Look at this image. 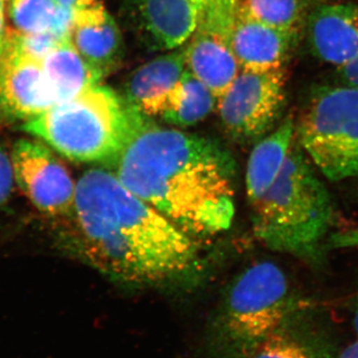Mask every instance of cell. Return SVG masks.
<instances>
[{
  "label": "cell",
  "instance_id": "obj_9",
  "mask_svg": "<svg viewBox=\"0 0 358 358\" xmlns=\"http://www.w3.org/2000/svg\"><path fill=\"white\" fill-rule=\"evenodd\" d=\"M10 160L14 181L40 212L52 217L72 215L76 183L46 143L21 138Z\"/></svg>",
  "mask_w": 358,
  "mask_h": 358
},
{
  "label": "cell",
  "instance_id": "obj_19",
  "mask_svg": "<svg viewBox=\"0 0 358 358\" xmlns=\"http://www.w3.org/2000/svg\"><path fill=\"white\" fill-rule=\"evenodd\" d=\"M242 3L256 20L301 35L308 15L322 0H242Z\"/></svg>",
  "mask_w": 358,
  "mask_h": 358
},
{
  "label": "cell",
  "instance_id": "obj_26",
  "mask_svg": "<svg viewBox=\"0 0 358 358\" xmlns=\"http://www.w3.org/2000/svg\"><path fill=\"white\" fill-rule=\"evenodd\" d=\"M59 6L74 9L75 11L80 9L88 8L99 3V0H56Z\"/></svg>",
  "mask_w": 358,
  "mask_h": 358
},
{
  "label": "cell",
  "instance_id": "obj_28",
  "mask_svg": "<svg viewBox=\"0 0 358 358\" xmlns=\"http://www.w3.org/2000/svg\"><path fill=\"white\" fill-rule=\"evenodd\" d=\"M336 358H358V339L352 345L345 348Z\"/></svg>",
  "mask_w": 358,
  "mask_h": 358
},
{
  "label": "cell",
  "instance_id": "obj_1",
  "mask_svg": "<svg viewBox=\"0 0 358 358\" xmlns=\"http://www.w3.org/2000/svg\"><path fill=\"white\" fill-rule=\"evenodd\" d=\"M113 166L124 187L189 236H213L232 225L235 164L216 141L164 128L140 112Z\"/></svg>",
  "mask_w": 358,
  "mask_h": 358
},
{
  "label": "cell",
  "instance_id": "obj_10",
  "mask_svg": "<svg viewBox=\"0 0 358 358\" xmlns=\"http://www.w3.org/2000/svg\"><path fill=\"white\" fill-rule=\"evenodd\" d=\"M42 61L4 46L0 66V122L29 121L58 105Z\"/></svg>",
  "mask_w": 358,
  "mask_h": 358
},
{
  "label": "cell",
  "instance_id": "obj_17",
  "mask_svg": "<svg viewBox=\"0 0 358 358\" xmlns=\"http://www.w3.org/2000/svg\"><path fill=\"white\" fill-rule=\"evenodd\" d=\"M42 62L45 73L55 90L58 105L98 86L103 80L80 55L70 39L59 42Z\"/></svg>",
  "mask_w": 358,
  "mask_h": 358
},
{
  "label": "cell",
  "instance_id": "obj_8",
  "mask_svg": "<svg viewBox=\"0 0 358 358\" xmlns=\"http://www.w3.org/2000/svg\"><path fill=\"white\" fill-rule=\"evenodd\" d=\"M240 1L207 0L186 43V68L217 99L229 89L241 68L232 47L233 25Z\"/></svg>",
  "mask_w": 358,
  "mask_h": 358
},
{
  "label": "cell",
  "instance_id": "obj_25",
  "mask_svg": "<svg viewBox=\"0 0 358 358\" xmlns=\"http://www.w3.org/2000/svg\"><path fill=\"white\" fill-rule=\"evenodd\" d=\"M339 84L358 87V58L350 64L336 68Z\"/></svg>",
  "mask_w": 358,
  "mask_h": 358
},
{
  "label": "cell",
  "instance_id": "obj_7",
  "mask_svg": "<svg viewBox=\"0 0 358 358\" xmlns=\"http://www.w3.org/2000/svg\"><path fill=\"white\" fill-rule=\"evenodd\" d=\"M287 68L242 70L218 99L224 131L240 143H257L280 124L286 108Z\"/></svg>",
  "mask_w": 358,
  "mask_h": 358
},
{
  "label": "cell",
  "instance_id": "obj_31",
  "mask_svg": "<svg viewBox=\"0 0 358 358\" xmlns=\"http://www.w3.org/2000/svg\"><path fill=\"white\" fill-rule=\"evenodd\" d=\"M204 1H207V0H204Z\"/></svg>",
  "mask_w": 358,
  "mask_h": 358
},
{
  "label": "cell",
  "instance_id": "obj_30",
  "mask_svg": "<svg viewBox=\"0 0 358 358\" xmlns=\"http://www.w3.org/2000/svg\"><path fill=\"white\" fill-rule=\"evenodd\" d=\"M3 49H0V66H1L2 53H3Z\"/></svg>",
  "mask_w": 358,
  "mask_h": 358
},
{
  "label": "cell",
  "instance_id": "obj_22",
  "mask_svg": "<svg viewBox=\"0 0 358 358\" xmlns=\"http://www.w3.org/2000/svg\"><path fill=\"white\" fill-rule=\"evenodd\" d=\"M74 20V9L58 4L48 31L51 32L59 42L70 39Z\"/></svg>",
  "mask_w": 358,
  "mask_h": 358
},
{
  "label": "cell",
  "instance_id": "obj_16",
  "mask_svg": "<svg viewBox=\"0 0 358 358\" xmlns=\"http://www.w3.org/2000/svg\"><path fill=\"white\" fill-rule=\"evenodd\" d=\"M294 141V117L289 115L271 133L257 141L246 171L247 197L251 206L262 199L279 176Z\"/></svg>",
  "mask_w": 358,
  "mask_h": 358
},
{
  "label": "cell",
  "instance_id": "obj_23",
  "mask_svg": "<svg viewBox=\"0 0 358 358\" xmlns=\"http://www.w3.org/2000/svg\"><path fill=\"white\" fill-rule=\"evenodd\" d=\"M13 171L10 154L0 143V209L6 205L10 196L13 185Z\"/></svg>",
  "mask_w": 358,
  "mask_h": 358
},
{
  "label": "cell",
  "instance_id": "obj_14",
  "mask_svg": "<svg viewBox=\"0 0 358 358\" xmlns=\"http://www.w3.org/2000/svg\"><path fill=\"white\" fill-rule=\"evenodd\" d=\"M185 70L186 43L134 70L120 95L148 117H160L169 109Z\"/></svg>",
  "mask_w": 358,
  "mask_h": 358
},
{
  "label": "cell",
  "instance_id": "obj_5",
  "mask_svg": "<svg viewBox=\"0 0 358 358\" xmlns=\"http://www.w3.org/2000/svg\"><path fill=\"white\" fill-rule=\"evenodd\" d=\"M301 303L288 275L262 261L232 282L208 334L211 358H251L264 341L293 319Z\"/></svg>",
  "mask_w": 358,
  "mask_h": 358
},
{
  "label": "cell",
  "instance_id": "obj_12",
  "mask_svg": "<svg viewBox=\"0 0 358 358\" xmlns=\"http://www.w3.org/2000/svg\"><path fill=\"white\" fill-rule=\"evenodd\" d=\"M308 48L322 62L343 67L358 58V6L322 3L313 8L305 27Z\"/></svg>",
  "mask_w": 358,
  "mask_h": 358
},
{
  "label": "cell",
  "instance_id": "obj_29",
  "mask_svg": "<svg viewBox=\"0 0 358 358\" xmlns=\"http://www.w3.org/2000/svg\"><path fill=\"white\" fill-rule=\"evenodd\" d=\"M353 327L358 336V291L355 294V300H353Z\"/></svg>",
  "mask_w": 358,
  "mask_h": 358
},
{
  "label": "cell",
  "instance_id": "obj_18",
  "mask_svg": "<svg viewBox=\"0 0 358 358\" xmlns=\"http://www.w3.org/2000/svg\"><path fill=\"white\" fill-rule=\"evenodd\" d=\"M218 99L210 89L186 68L169 109L160 119L173 126H193L213 112Z\"/></svg>",
  "mask_w": 358,
  "mask_h": 358
},
{
  "label": "cell",
  "instance_id": "obj_15",
  "mask_svg": "<svg viewBox=\"0 0 358 358\" xmlns=\"http://www.w3.org/2000/svg\"><path fill=\"white\" fill-rule=\"evenodd\" d=\"M70 39L80 55L103 79L121 65L124 40L119 26L102 2L75 11Z\"/></svg>",
  "mask_w": 358,
  "mask_h": 358
},
{
  "label": "cell",
  "instance_id": "obj_2",
  "mask_svg": "<svg viewBox=\"0 0 358 358\" xmlns=\"http://www.w3.org/2000/svg\"><path fill=\"white\" fill-rule=\"evenodd\" d=\"M72 218L80 254L120 284H166L189 272L199 260L193 237L106 169H89L77 181Z\"/></svg>",
  "mask_w": 358,
  "mask_h": 358
},
{
  "label": "cell",
  "instance_id": "obj_11",
  "mask_svg": "<svg viewBox=\"0 0 358 358\" xmlns=\"http://www.w3.org/2000/svg\"><path fill=\"white\" fill-rule=\"evenodd\" d=\"M301 35L256 20L240 1L232 31V47L242 70L268 72L284 69Z\"/></svg>",
  "mask_w": 358,
  "mask_h": 358
},
{
  "label": "cell",
  "instance_id": "obj_21",
  "mask_svg": "<svg viewBox=\"0 0 358 358\" xmlns=\"http://www.w3.org/2000/svg\"><path fill=\"white\" fill-rule=\"evenodd\" d=\"M57 6L56 0H8V15L18 33L48 31Z\"/></svg>",
  "mask_w": 358,
  "mask_h": 358
},
{
  "label": "cell",
  "instance_id": "obj_20",
  "mask_svg": "<svg viewBox=\"0 0 358 358\" xmlns=\"http://www.w3.org/2000/svg\"><path fill=\"white\" fill-rule=\"evenodd\" d=\"M299 313L268 336L251 358H322L312 341L294 327Z\"/></svg>",
  "mask_w": 358,
  "mask_h": 358
},
{
  "label": "cell",
  "instance_id": "obj_27",
  "mask_svg": "<svg viewBox=\"0 0 358 358\" xmlns=\"http://www.w3.org/2000/svg\"><path fill=\"white\" fill-rule=\"evenodd\" d=\"M4 8H6V0H0V49L4 48L8 27L6 26L4 18Z\"/></svg>",
  "mask_w": 358,
  "mask_h": 358
},
{
  "label": "cell",
  "instance_id": "obj_24",
  "mask_svg": "<svg viewBox=\"0 0 358 358\" xmlns=\"http://www.w3.org/2000/svg\"><path fill=\"white\" fill-rule=\"evenodd\" d=\"M358 249V221L352 227L334 231L327 241V250Z\"/></svg>",
  "mask_w": 358,
  "mask_h": 358
},
{
  "label": "cell",
  "instance_id": "obj_4",
  "mask_svg": "<svg viewBox=\"0 0 358 358\" xmlns=\"http://www.w3.org/2000/svg\"><path fill=\"white\" fill-rule=\"evenodd\" d=\"M140 112L100 84L20 128L72 162L114 166L131 140Z\"/></svg>",
  "mask_w": 358,
  "mask_h": 358
},
{
  "label": "cell",
  "instance_id": "obj_6",
  "mask_svg": "<svg viewBox=\"0 0 358 358\" xmlns=\"http://www.w3.org/2000/svg\"><path fill=\"white\" fill-rule=\"evenodd\" d=\"M296 140L324 178H358V87L312 89L294 120Z\"/></svg>",
  "mask_w": 358,
  "mask_h": 358
},
{
  "label": "cell",
  "instance_id": "obj_3",
  "mask_svg": "<svg viewBox=\"0 0 358 358\" xmlns=\"http://www.w3.org/2000/svg\"><path fill=\"white\" fill-rule=\"evenodd\" d=\"M336 217L333 195L294 141L279 176L252 206L254 236L272 251L320 267Z\"/></svg>",
  "mask_w": 358,
  "mask_h": 358
},
{
  "label": "cell",
  "instance_id": "obj_13",
  "mask_svg": "<svg viewBox=\"0 0 358 358\" xmlns=\"http://www.w3.org/2000/svg\"><path fill=\"white\" fill-rule=\"evenodd\" d=\"M204 0H131V13L152 50H173L186 43L199 23Z\"/></svg>",
  "mask_w": 358,
  "mask_h": 358
}]
</instances>
